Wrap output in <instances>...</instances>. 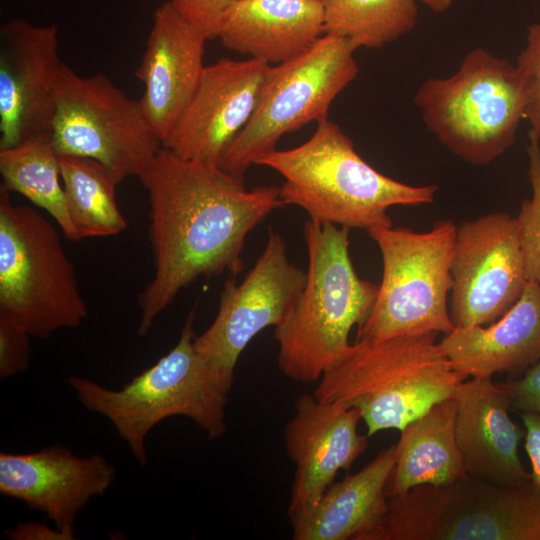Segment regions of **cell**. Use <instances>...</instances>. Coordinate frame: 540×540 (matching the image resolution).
<instances>
[{"instance_id":"obj_1","label":"cell","mask_w":540,"mask_h":540,"mask_svg":"<svg viewBox=\"0 0 540 540\" xmlns=\"http://www.w3.org/2000/svg\"><path fill=\"white\" fill-rule=\"evenodd\" d=\"M138 178L148 195L154 263L138 296V334L145 336L183 288L202 276L241 272L248 233L284 203L280 187L248 189L218 164L163 146Z\"/></svg>"},{"instance_id":"obj_2","label":"cell","mask_w":540,"mask_h":540,"mask_svg":"<svg viewBox=\"0 0 540 540\" xmlns=\"http://www.w3.org/2000/svg\"><path fill=\"white\" fill-rule=\"evenodd\" d=\"M278 172L284 183L280 198L310 220L366 231L392 226L388 209L434 200L436 185L412 186L390 178L368 164L336 123L318 122L314 134L288 150H273L256 162Z\"/></svg>"},{"instance_id":"obj_3","label":"cell","mask_w":540,"mask_h":540,"mask_svg":"<svg viewBox=\"0 0 540 540\" xmlns=\"http://www.w3.org/2000/svg\"><path fill=\"white\" fill-rule=\"evenodd\" d=\"M437 333L356 340L323 372L313 394L356 408L367 436L401 430L467 378L441 352Z\"/></svg>"},{"instance_id":"obj_4","label":"cell","mask_w":540,"mask_h":540,"mask_svg":"<svg viewBox=\"0 0 540 540\" xmlns=\"http://www.w3.org/2000/svg\"><path fill=\"white\" fill-rule=\"evenodd\" d=\"M195 316L193 308L176 345L120 390L85 377L72 375L66 379L87 410L111 422L142 466L148 460L146 438L166 418L187 417L210 439L227 431L225 407L233 380L196 350Z\"/></svg>"},{"instance_id":"obj_5","label":"cell","mask_w":540,"mask_h":540,"mask_svg":"<svg viewBox=\"0 0 540 540\" xmlns=\"http://www.w3.org/2000/svg\"><path fill=\"white\" fill-rule=\"evenodd\" d=\"M349 230L309 219L306 282L294 307L275 327L278 366L291 380L311 383L349 346L351 329L363 323L378 285L361 279L349 254Z\"/></svg>"},{"instance_id":"obj_6","label":"cell","mask_w":540,"mask_h":540,"mask_svg":"<svg viewBox=\"0 0 540 540\" xmlns=\"http://www.w3.org/2000/svg\"><path fill=\"white\" fill-rule=\"evenodd\" d=\"M414 102L442 145L468 163L485 166L513 144L526 91L516 65L476 48L450 77L423 82Z\"/></svg>"},{"instance_id":"obj_7","label":"cell","mask_w":540,"mask_h":540,"mask_svg":"<svg viewBox=\"0 0 540 540\" xmlns=\"http://www.w3.org/2000/svg\"><path fill=\"white\" fill-rule=\"evenodd\" d=\"M368 540H540V488L465 475L388 496Z\"/></svg>"},{"instance_id":"obj_8","label":"cell","mask_w":540,"mask_h":540,"mask_svg":"<svg viewBox=\"0 0 540 540\" xmlns=\"http://www.w3.org/2000/svg\"><path fill=\"white\" fill-rule=\"evenodd\" d=\"M0 185V318L46 339L78 327L88 308L55 227Z\"/></svg>"},{"instance_id":"obj_9","label":"cell","mask_w":540,"mask_h":540,"mask_svg":"<svg viewBox=\"0 0 540 540\" xmlns=\"http://www.w3.org/2000/svg\"><path fill=\"white\" fill-rule=\"evenodd\" d=\"M457 226L441 220L426 232L392 226L367 231L382 257V280L356 340L423 333L448 334L455 326L447 299Z\"/></svg>"},{"instance_id":"obj_10","label":"cell","mask_w":540,"mask_h":540,"mask_svg":"<svg viewBox=\"0 0 540 540\" xmlns=\"http://www.w3.org/2000/svg\"><path fill=\"white\" fill-rule=\"evenodd\" d=\"M358 48L351 39L325 34L299 55L271 66L252 118L218 165L243 177L282 136L327 119L333 100L357 77Z\"/></svg>"},{"instance_id":"obj_11","label":"cell","mask_w":540,"mask_h":540,"mask_svg":"<svg viewBox=\"0 0 540 540\" xmlns=\"http://www.w3.org/2000/svg\"><path fill=\"white\" fill-rule=\"evenodd\" d=\"M51 138L59 155L94 159L119 182L139 177L162 147L139 100L104 74L80 76L65 64L56 88Z\"/></svg>"},{"instance_id":"obj_12","label":"cell","mask_w":540,"mask_h":540,"mask_svg":"<svg viewBox=\"0 0 540 540\" xmlns=\"http://www.w3.org/2000/svg\"><path fill=\"white\" fill-rule=\"evenodd\" d=\"M305 282L306 271L291 263L285 240L270 230L263 252L243 281H225L214 321L194 338L196 350L233 380L241 353L262 330L284 321Z\"/></svg>"},{"instance_id":"obj_13","label":"cell","mask_w":540,"mask_h":540,"mask_svg":"<svg viewBox=\"0 0 540 540\" xmlns=\"http://www.w3.org/2000/svg\"><path fill=\"white\" fill-rule=\"evenodd\" d=\"M451 274L455 327L487 325L505 314L528 281L516 217L492 212L460 225Z\"/></svg>"},{"instance_id":"obj_14","label":"cell","mask_w":540,"mask_h":540,"mask_svg":"<svg viewBox=\"0 0 540 540\" xmlns=\"http://www.w3.org/2000/svg\"><path fill=\"white\" fill-rule=\"evenodd\" d=\"M55 24L23 18L0 27V149L51 134L64 63Z\"/></svg>"},{"instance_id":"obj_15","label":"cell","mask_w":540,"mask_h":540,"mask_svg":"<svg viewBox=\"0 0 540 540\" xmlns=\"http://www.w3.org/2000/svg\"><path fill=\"white\" fill-rule=\"evenodd\" d=\"M271 65L219 59L205 66L197 89L162 146L181 157L219 164L252 118Z\"/></svg>"},{"instance_id":"obj_16","label":"cell","mask_w":540,"mask_h":540,"mask_svg":"<svg viewBox=\"0 0 540 540\" xmlns=\"http://www.w3.org/2000/svg\"><path fill=\"white\" fill-rule=\"evenodd\" d=\"M115 467L51 446L31 453H0V493L45 514L59 529L75 532L79 512L113 484Z\"/></svg>"},{"instance_id":"obj_17","label":"cell","mask_w":540,"mask_h":540,"mask_svg":"<svg viewBox=\"0 0 540 540\" xmlns=\"http://www.w3.org/2000/svg\"><path fill=\"white\" fill-rule=\"evenodd\" d=\"M356 408L300 396L284 431L288 456L295 464L288 512L314 504L340 470H348L367 449V436L358 432Z\"/></svg>"},{"instance_id":"obj_18","label":"cell","mask_w":540,"mask_h":540,"mask_svg":"<svg viewBox=\"0 0 540 540\" xmlns=\"http://www.w3.org/2000/svg\"><path fill=\"white\" fill-rule=\"evenodd\" d=\"M207 40L168 1L154 11L136 77L144 85L140 104L162 144L197 89Z\"/></svg>"},{"instance_id":"obj_19","label":"cell","mask_w":540,"mask_h":540,"mask_svg":"<svg viewBox=\"0 0 540 540\" xmlns=\"http://www.w3.org/2000/svg\"><path fill=\"white\" fill-rule=\"evenodd\" d=\"M455 433L467 475L502 485L531 482L519 456L525 431L510 418L511 405L491 378L463 381L454 394Z\"/></svg>"},{"instance_id":"obj_20","label":"cell","mask_w":540,"mask_h":540,"mask_svg":"<svg viewBox=\"0 0 540 540\" xmlns=\"http://www.w3.org/2000/svg\"><path fill=\"white\" fill-rule=\"evenodd\" d=\"M466 377L525 371L540 360V285L527 281L516 303L487 325L455 327L438 342Z\"/></svg>"},{"instance_id":"obj_21","label":"cell","mask_w":540,"mask_h":540,"mask_svg":"<svg viewBox=\"0 0 540 540\" xmlns=\"http://www.w3.org/2000/svg\"><path fill=\"white\" fill-rule=\"evenodd\" d=\"M395 445L358 472L331 484L311 506L288 512L294 540H368L388 506Z\"/></svg>"},{"instance_id":"obj_22","label":"cell","mask_w":540,"mask_h":540,"mask_svg":"<svg viewBox=\"0 0 540 540\" xmlns=\"http://www.w3.org/2000/svg\"><path fill=\"white\" fill-rule=\"evenodd\" d=\"M322 34L319 0H240L218 38L227 49L270 65L299 55Z\"/></svg>"},{"instance_id":"obj_23","label":"cell","mask_w":540,"mask_h":540,"mask_svg":"<svg viewBox=\"0 0 540 540\" xmlns=\"http://www.w3.org/2000/svg\"><path fill=\"white\" fill-rule=\"evenodd\" d=\"M455 423L456 402L450 397L435 403L400 430L387 496L423 484L451 483L466 475Z\"/></svg>"},{"instance_id":"obj_24","label":"cell","mask_w":540,"mask_h":540,"mask_svg":"<svg viewBox=\"0 0 540 540\" xmlns=\"http://www.w3.org/2000/svg\"><path fill=\"white\" fill-rule=\"evenodd\" d=\"M59 158L51 134L34 136L13 147L0 149L1 185L44 209L60 226L66 239L78 241L67 210Z\"/></svg>"},{"instance_id":"obj_25","label":"cell","mask_w":540,"mask_h":540,"mask_svg":"<svg viewBox=\"0 0 540 540\" xmlns=\"http://www.w3.org/2000/svg\"><path fill=\"white\" fill-rule=\"evenodd\" d=\"M59 156L67 210L78 240L124 231L127 221L116 200V176L94 159Z\"/></svg>"},{"instance_id":"obj_26","label":"cell","mask_w":540,"mask_h":540,"mask_svg":"<svg viewBox=\"0 0 540 540\" xmlns=\"http://www.w3.org/2000/svg\"><path fill=\"white\" fill-rule=\"evenodd\" d=\"M324 34L345 37L358 47L380 48L417 24L416 0H319Z\"/></svg>"},{"instance_id":"obj_27","label":"cell","mask_w":540,"mask_h":540,"mask_svg":"<svg viewBox=\"0 0 540 540\" xmlns=\"http://www.w3.org/2000/svg\"><path fill=\"white\" fill-rule=\"evenodd\" d=\"M526 147L531 197L525 199L516 216L526 278L540 285V141L529 132Z\"/></svg>"},{"instance_id":"obj_28","label":"cell","mask_w":540,"mask_h":540,"mask_svg":"<svg viewBox=\"0 0 540 540\" xmlns=\"http://www.w3.org/2000/svg\"><path fill=\"white\" fill-rule=\"evenodd\" d=\"M526 91L524 119L530 123V133L540 141V23L527 27L526 45L517 58Z\"/></svg>"},{"instance_id":"obj_29","label":"cell","mask_w":540,"mask_h":540,"mask_svg":"<svg viewBox=\"0 0 540 540\" xmlns=\"http://www.w3.org/2000/svg\"><path fill=\"white\" fill-rule=\"evenodd\" d=\"M32 337L18 324L0 318V379L25 371L30 364Z\"/></svg>"},{"instance_id":"obj_30","label":"cell","mask_w":540,"mask_h":540,"mask_svg":"<svg viewBox=\"0 0 540 540\" xmlns=\"http://www.w3.org/2000/svg\"><path fill=\"white\" fill-rule=\"evenodd\" d=\"M187 21L200 29L208 40L218 38L224 20L240 0H167Z\"/></svg>"},{"instance_id":"obj_31","label":"cell","mask_w":540,"mask_h":540,"mask_svg":"<svg viewBox=\"0 0 540 540\" xmlns=\"http://www.w3.org/2000/svg\"><path fill=\"white\" fill-rule=\"evenodd\" d=\"M506 393L511 409L540 414V360L519 378L499 383Z\"/></svg>"},{"instance_id":"obj_32","label":"cell","mask_w":540,"mask_h":540,"mask_svg":"<svg viewBox=\"0 0 540 540\" xmlns=\"http://www.w3.org/2000/svg\"><path fill=\"white\" fill-rule=\"evenodd\" d=\"M4 535L11 540H74L75 532L51 527L38 521L19 522L5 530Z\"/></svg>"},{"instance_id":"obj_33","label":"cell","mask_w":540,"mask_h":540,"mask_svg":"<svg viewBox=\"0 0 540 540\" xmlns=\"http://www.w3.org/2000/svg\"><path fill=\"white\" fill-rule=\"evenodd\" d=\"M525 427V451L531 462V481L540 488V414L520 412Z\"/></svg>"},{"instance_id":"obj_34","label":"cell","mask_w":540,"mask_h":540,"mask_svg":"<svg viewBox=\"0 0 540 540\" xmlns=\"http://www.w3.org/2000/svg\"><path fill=\"white\" fill-rule=\"evenodd\" d=\"M422 2L435 13H443L450 8L453 0H416Z\"/></svg>"}]
</instances>
